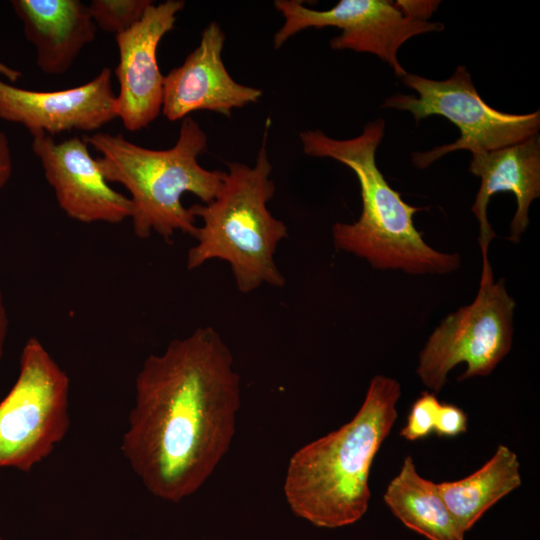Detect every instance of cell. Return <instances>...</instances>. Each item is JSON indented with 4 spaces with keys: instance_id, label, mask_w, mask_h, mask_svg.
Segmentation results:
<instances>
[{
    "instance_id": "2",
    "label": "cell",
    "mask_w": 540,
    "mask_h": 540,
    "mask_svg": "<svg viewBox=\"0 0 540 540\" xmlns=\"http://www.w3.org/2000/svg\"><path fill=\"white\" fill-rule=\"evenodd\" d=\"M400 396L396 379L374 376L349 422L291 456L283 490L296 516L331 529L364 516L371 497V466L397 419Z\"/></svg>"
},
{
    "instance_id": "9",
    "label": "cell",
    "mask_w": 540,
    "mask_h": 540,
    "mask_svg": "<svg viewBox=\"0 0 540 540\" xmlns=\"http://www.w3.org/2000/svg\"><path fill=\"white\" fill-rule=\"evenodd\" d=\"M439 1L340 0L328 10H314L299 0H275L284 23L274 34L273 46L281 48L298 32L308 28L336 27L341 33L330 40L334 50L371 53L385 61L398 77L407 71L398 60L400 47L410 38L443 30L428 18Z\"/></svg>"
},
{
    "instance_id": "1",
    "label": "cell",
    "mask_w": 540,
    "mask_h": 540,
    "mask_svg": "<svg viewBox=\"0 0 540 540\" xmlns=\"http://www.w3.org/2000/svg\"><path fill=\"white\" fill-rule=\"evenodd\" d=\"M240 404L230 348L215 328L199 327L145 359L121 452L153 496L180 502L228 452Z\"/></svg>"
},
{
    "instance_id": "20",
    "label": "cell",
    "mask_w": 540,
    "mask_h": 540,
    "mask_svg": "<svg viewBox=\"0 0 540 540\" xmlns=\"http://www.w3.org/2000/svg\"><path fill=\"white\" fill-rule=\"evenodd\" d=\"M466 413L454 404L441 403L434 424V433L440 437H456L467 430Z\"/></svg>"
},
{
    "instance_id": "11",
    "label": "cell",
    "mask_w": 540,
    "mask_h": 540,
    "mask_svg": "<svg viewBox=\"0 0 540 540\" xmlns=\"http://www.w3.org/2000/svg\"><path fill=\"white\" fill-rule=\"evenodd\" d=\"M32 137V150L67 216L82 223L119 224L130 219L129 197L109 185L84 138L58 143L46 134Z\"/></svg>"
},
{
    "instance_id": "3",
    "label": "cell",
    "mask_w": 540,
    "mask_h": 540,
    "mask_svg": "<svg viewBox=\"0 0 540 540\" xmlns=\"http://www.w3.org/2000/svg\"><path fill=\"white\" fill-rule=\"evenodd\" d=\"M385 121L367 123L357 137L334 139L320 130L300 132L303 152L310 157L332 158L356 175L362 199L359 219L336 222L334 246L368 261L374 269L403 270L411 274H446L457 270L460 255L433 249L416 229L413 216L421 207L405 202L376 164Z\"/></svg>"
},
{
    "instance_id": "22",
    "label": "cell",
    "mask_w": 540,
    "mask_h": 540,
    "mask_svg": "<svg viewBox=\"0 0 540 540\" xmlns=\"http://www.w3.org/2000/svg\"><path fill=\"white\" fill-rule=\"evenodd\" d=\"M8 325V314L4 303L3 294L0 290V359L2 358L4 353V346L8 333Z\"/></svg>"
},
{
    "instance_id": "8",
    "label": "cell",
    "mask_w": 540,
    "mask_h": 540,
    "mask_svg": "<svg viewBox=\"0 0 540 540\" xmlns=\"http://www.w3.org/2000/svg\"><path fill=\"white\" fill-rule=\"evenodd\" d=\"M402 82L418 93L394 94L382 107L408 111L416 123L429 116L445 117L460 130L454 142L412 156L413 164L424 169L447 153L468 150L492 151L522 142L540 129V110L510 114L490 107L476 90L465 66H458L446 80H432L407 73Z\"/></svg>"
},
{
    "instance_id": "16",
    "label": "cell",
    "mask_w": 540,
    "mask_h": 540,
    "mask_svg": "<svg viewBox=\"0 0 540 540\" xmlns=\"http://www.w3.org/2000/svg\"><path fill=\"white\" fill-rule=\"evenodd\" d=\"M522 483L520 462L514 451L499 445L478 470L456 481L437 484L449 512L467 532L501 498Z\"/></svg>"
},
{
    "instance_id": "21",
    "label": "cell",
    "mask_w": 540,
    "mask_h": 540,
    "mask_svg": "<svg viewBox=\"0 0 540 540\" xmlns=\"http://www.w3.org/2000/svg\"><path fill=\"white\" fill-rule=\"evenodd\" d=\"M12 174V158L8 139L5 133L0 132V190L9 181Z\"/></svg>"
},
{
    "instance_id": "18",
    "label": "cell",
    "mask_w": 540,
    "mask_h": 540,
    "mask_svg": "<svg viewBox=\"0 0 540 540\" xmlns=\"http://www.w3.org/2000/svg\"><path fill=\"white\" fill-rule=\"evenodd\" d=\"M153 2L151 0H92L88 7L96 27L116 36L136 24Z\"/></svg>"
},
{
    "instance_id": "10",
    "label": "cell",
    "mask_w": 540,
    "mask_h": 540,
    "mask_svg": "<svg viewBox=\"0 0 540 540\" xmlns=\"http://www.w3.org/2000/svg\"><path fill=\"white\" fill-rule=\"evenodd\" d=\"M184 7L183 0L153 2L136 24L115 36L119 52L115 114L129 131L147 127L162 111L164 75L158 65L157 48Z\"/></svg>"
},
{
    "instance_id": "14",
    "label": "cell",
    "mask_w": 540,
    "mask_h": 540,
    "mask_svg": "<svg viewBox=\"0 0 540 540\" xmlns=\"http://www.w3.org/2000/svg\"><path fill=\"white\" fill-rule=\"evenodd\" d=\"M471 154L469 171L480 178L471 209L479 223L482 260H486L489 259V244L496 236L487 217V207L494 194L511 192L516 198L517 209L508 236L510 241L518 243L529 225L530 205L540 196V137L536 134L504 148Z\"/></svg>"
},
{
    "instance_id": "12",
    "label": "cell",
    "mask_w": 540,
    "mask_h": 540,
    "mask_svg": "<svg viewBox=\"0 0 540 540\" xmlns=\"http://www.w3.org/2000/svg\"><path fill=\"white\" fill-rule=\"evenodd\" d=\"M115 98L108 67L85 84L58 91L23 89L0 79V118L24 126L32 136L95 133L116 118Z\"/></svg>"
},
{
    "instance_id": "4",
    "label": "cell",
    "mask_w": 540,
    "mask_h": 540,
    "mask_svg": "<svg viewBox=\"0 0 540 540\" xmlns=\"http://www.w3.org/2000/svg\"><path fill=\"white\" fill-rule=\"evenodd\" d=\"M98 153V166L108 182L130 193L133 231L145 239L155 232L166 241L176 232L194 236L196 218L182 203L192 193L202 203L219 192L226 171L208 170L198 161L207 148V135L192 117L182 119L179 136L168 149H150L121 134L95 132L84 137Z\"/></svg>"
},
{
    "instance_id": "19",
    "label": "cell",
    "mask_w": 540,
    "mask_h": 540,
    "mask_svg": "<svg viewBox=\"0 0 540 540\" xmlns=\"http://www.w3.org/2000/svg\"><path fill=\"white\" fill-rule=\"evenodd\" d=\"M440 402L433 392H422L411 406L407 422L400 435L408 441L428 437L434 431V424Z\"/></svg>"
},
{
    "instance_id": "23",
    "label": "cell",
    "mask_w": 540,
    "mask_h": 540,
    "mask_svg": "<svg viewBox=\"0 0 540 540\" xmlns=\"http://www.w3.org/2000/svg\"><path fill=\"white\" fill-rule=\"evenodd\" d=\"M0 540H3V539L0 537Z\"/></svg>"
},
{
    "instance_id": "13",
    "label": "cell",
    "mask_w": 540,
    "mask_h": 540,
    "mask_svg": "<svg viewBox=\"0 0 540 540\" xmlns=\"http://www.w3.org/2000/svg\"><path fill=\"white\" fill-rule=\"evenodd\" d=\"M225 40L221 26L211 21L199 45L164 76L162 113L169 121L201 110L230 117L234 109L261 98V89L238 83L228 73L222 59Z\"/></svg>"
},
{
    "instance_id": "6",
    "label": "cell",
    "mask_w": 540,
    "mask_h": 540,
    "mask_svg": "<svg viewBox=\"0 0 540 540\" xmlns=\"http://www.w3.org/2000/svg\"><path fill=\"white\" fill-rule=\"evenodd\" d=\"M70 380L36 337L20 355L19 373L0 401V468L30 472L70 427Z\"/></svg>"
},
{
    "instance_id": "7",
    "label": "cell",
    "mask_w": 540,
    "mask_h": 540,
    "mask_svg": "<svg viewBox=\"0 0 540 540\" xmlns=\"http://www.w3.org/2000/svg\"><path fill=\"white\" fill-rule=\"evenodd\" d=\"M514 309L505 280L495 281L489 259L483 260L475 299L446 316L419 354L416 373L422 383L439 393L460 363L467 368L459 381L488 376L511 350Z\"/></svg>"
},
{
    "instance_id": "5",
    "label": "cell",
    "mask_w": 540,
    "mask_h": 540,
    "mask_svg": "<svg viewBox=\"0 0 540 540\" xmlns=\"http://www.w3.org/2000/svg\"><path fill=\"white\" fill-rule=\"evenodd\" d=\"M266 133L254 166L227 164L223 184L208 203L189 207L201 219L187 253L188 270L213 259L229 264L237 289L248 294L262 285L283 287L285 277L275 262L279 243L288 237L286 224L275 218L267 203L275 194Z\"/></svg>"
},
{
    "instance_id": "15",
    "label": "cell",
    "mask_w": 540,
    "mask_h": 540,
    "mask_svg": "<svg viewBox=\"0 0 540 540\" xmlns=\"http://www.w3.org/2000/svg\"><path fill=\"white\" fill-rule=\"evenodd\" d=\"M11 5L45 74L67 72L95 38L97 27L89 7L79 0H13Z\"/></svg>"
},
{
    "instance_id": "17",
    "label": "cell",
    "mask_w": 540,
    "mask_h": 540,
    "mask_svg": "<svg viewBox=\"0 0 540 540\" xmlns=\"http://www.w3.org/2000/svg\"><path fill=\"white\" fill-rule=\"evenodd\" d=\"M383 499L406 527L429 540H464L465 532L446 507L437 483L418 473L411 456L405 457Z\"/></svg>"
}]
</instances>
